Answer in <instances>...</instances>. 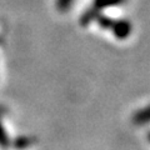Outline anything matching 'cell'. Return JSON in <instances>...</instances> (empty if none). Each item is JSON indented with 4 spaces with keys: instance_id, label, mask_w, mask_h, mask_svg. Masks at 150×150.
<instances>
[{
    "instance_id": "cell-1",
    "label": "cell",
    "mask_w": 150,
    "mask_h": 150,
    "mask_svg": "<svg viewBox=\"0 0 150 150\" xmlns=\"http://www.w3.org/2000/svg\"><path fill=\"white\" fill-rule=\"evenodd\" d=\"M95 21L103 28V29L111 31L112 34H114V36L118 38L120 40L126 39V38L131 34V29H133L131 23L125 20V19L115 20V19L101 15V14H99V15L95 18Z\"/></svg>"
},
{
    "instance_id": "cell-2",
    "label": "cell",
    "mask_w": 150,
    "mask_h": 150,
    "mask_svg": "<svg viewBox=\"0 0 150 150\" xmlns=\"http://www.w3.org/2000/svg\"><path fill=\"white\" fill-rule=\"evenodd\" d=\"M131 119H133V123L135 125H145L150 123V105L134 112Z\"/></svg>"
},
{
    "instance_id": "cell-3",
    "label": "cell",
    "mask_w": 150,
    "mask_h": 150,
    "mask_svg": "<svg viewBox=\"0 0 150 150\" xmlns=\"http://www.w3.org/2000/svg\"><path fill=\"white\" fill-rule=\"evenodd\" d=\"M125 3V0H94L93 4V9H95L98 11H101L105 8H110V6H116L120 4Z\"/></svg>"
},
{
    "instance_id": "cell-4",
    "label": "cell",
    "mask_w": 150,
    "mask_h": 150,
    "mask_svg": "<svg viewBox=\"0 0 150 150\" xmlns=\"http://www.w3.org/2000/svg\"><path fill=\"white\" fill-rule=\"evenodd\" d=\"M73 3H74V0H56L55 5L60 13H65L70 9V6L73 5Z\"/></svg>"
},
{
    "instance_id": "cell-5",
    "label": "cell",
    "mask_w": 150,
    "mask_h": 150,
    "mask_svg": "<svg viewBox=\"0 0 150 150\" xmlns=\"http://www.w3.org/2000/svg\"><path fill=\"white\" fill-rule=\"evenodd\" d=\"M9 138H8V134L5 129H4V126L1 125V123H0V146H8L9 145Z\"/></svg>"
},
{
    "instance_id": "cell-6",
    "label": "cell",
    "mask_w": 150,
    "mask_h": 150,
    "mask_svg": "<svg viewBox=\"0 0 150 150\" xmlns=\"http://www.w3.org/2000/svg\"><path fill=\"white\" fill-rule=\"evenodd\" d=\"M14 145H15L16 148H25V146H29L30 145V139L29 138H18L15 140V143H14Z\"/></svg>"
},
{
    "instance_id": "cell-7",
    "label": "cell",
    "mask_w": 150,
    "mask_h": 150,
    "mask_svg": "<svg viewBox=\"0 0 150 150\" xmlns=\"http://www.w3.org/2000/svg\"><path fill=\"white\" fill-rule=\"evenodd\" d=\"M148 139H149V142H150V133L148 134Z\"/></svg>"
}]
</instances>
